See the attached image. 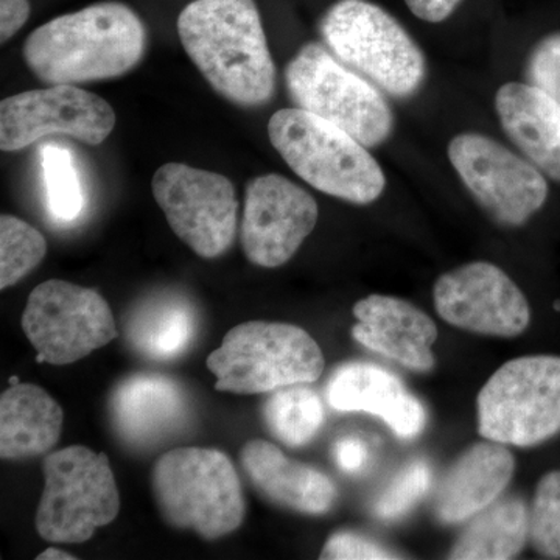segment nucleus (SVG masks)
I'll return each mask as SVG.
<instances>
[{
	"instance_id": "f8f14e48",
	"label": "nucleus",
	"mask_w": 560,
	"mask_h": 560,
	"mask_svg": "<svg viewBox=\"0 0 560 560\" xmlns=\"http://www.w3.org/2000/svg\"><path fill=\"white\" fill-rule=\"evenodd\" d=\"M448 160L471 197L504 226H522L547 201L548 183L539 168L488 136H455Z\"/></svg>"
},
{
	"instance_id": "2eb2a0df",
	"label": "nucleus",
	"mask_w": 560,
	"mask_h": 560,
	"mask_svg": "<svg viewBox=\"0 0 560 560\" xmlns=\"http://www.w3.org/2000/svg\"><path fill=\"white\" fill-rule=\"evenodd\" d=\"M318 219V205L307 190L275 173L257 176L246 187L243 250L257 267H282L312 234Z\"/></svg>"
},
{
	"instance_id": "c85d7f7f",
	"label": "nucleus",
	"mask_w": 560,
	"mask_h": 560,
	"mask_svg": "<svg viewBox=\"0 0 560 560\" xmlns=\"http://www.w3.org/2000/svg\"><path fill=\"white\" fill-rule=\"evenodd\" d=\"M433 471L427 460L418 459L405 466L389 481L374 501L375 517L381 521H397L410 512L429 492Z\"/></svg>"
},
{
	"instance_id": "f03ea898",
	"label": "nucleus",
	"mask_w": 560,
	"mask_h": 560,
	"mask_svg": "<svg viewBox=\"0 0 560 560\" xmlns=\"http://www.w3.org/2000/svg\"><path fill=\"white\" fill-rule=\"evenodd\" d=\"M145 44V27L130 7L101 2L40 25L25 40L24 58L44 83H90L130 72Z\"/></svg>"
},
{
	"instance_id": "a211bd4d",
	"label": "nucleus",
	"mask_w": 560,
	"mask_h": 560,
	"mask_svg": "<svg viewBox=\"0 0 560 560\" xmlns=\"http://www.w3.org/2000/svg\"><path fill=\"white\" fill-rule=\"evenodd\" d=\"M515 459L500 442H478L467 448L434 492L433 511L445 525L470 521L495 503L514 477Z\"/></svg>"
},
{
	"instance_id": "c9c22d12",
	"label": "nucleus",
	"mask_w": 560,
	"mask_h": 560,
	"mask_svg": "<svg viewBox=\"0 0 560 560\" xmlns=\"http://www.w3.org/2000/svg\"><path fill=\"white\" fill-rule=\"evenodd\" d=\"M18 383H20V378H18V377L10 378V386L18 385Z\"/></svg>"
},
{
	"instance_id": "f257e3e1",
	"label": "nucleus",
	"mask_w": 560,
	"mask_h": 560,
	"mask_svg": "<svg viewBox=\"0 0 560 560\" xmlns=\"http://www.w3.org/2000/svg\"><path fill=\"white\" fill-rule=\"evenodd\" d=\"M184 50L210 86L242 106L265 105L276 68L254 0H194L180 11Z\"/></svg>"
},
{
	"instance_id": "412c9836",
	"label": "nucleus",
	"mask_w": 560,
	"mask_h": 560,
	"mask_svg": "<svg viewBox=\"0 0 560 560\" xmlns=\"http://www.w3.org/2000/svg\"><path fill=\"white\" fill-rule=\"evenodd\" d=\"M495 109L512 142L540 172L560 183V103L529 83H506Z\"/></svg>"
},
{
	"instance_id": "39448f33",
	"label": "nucleus",
	"mask_w": 560,
	"mask_h": 560,
	"mask_svg": "<svg viewBox=\"0 0 560 560\" xmlns=\"http://www.w3.org/2000/svg\"><path fill=\"white\" fill-rule=\"evenodd\" d=\"M206 363L215 375L217 390L242 396L307 385L326 368L323 350L307 330L268 320L232 327Z\"/></svg>"
},
{
	"instance_id": "7ed1b4c3",
	"label": "nucleus",
	"mask_w": 560,
	"mask_h": 560,
	"mask_svg": "<svg viewBox=\"0 0 560 560\" xmlns=\"http://www.w3.org/2000/svg\"><path fill=\"white\" fill-rule=\"evenodd\" d=\"M272 147L305 183L352 205H371L382 197L385 173L368 147L323 117L285 108L268 121Z\"/></svg>"
},
{
	"instance_id": "4be33fe9",
	"label": "nucleus",
	"mask_w": 560,
	"mask_h": 560,
	"mask_svg": "<svg viewBox=\"0 0 560 560\" xmlns=\"http://www.w3.org/2000/svg\"><path fill=\"white\" fill-rule=\"evenodd\" d=\"M65 412L49 393L18 383L0 397V456L18 460L46 455L61 436Z\"/></svg>"
},
{
	"instance_id": "6ab92c4d",
	"label": "nucleus",
	"mask_w": 560,
	"mask_h": 560,
	"mask_svg": "<svg viewBox=\"0 0 560 560\" xmlns=\"http://www.w3.org/2000/svg\"><path fill=\"white\" fill-rule=\"evenodd\" d=\"M241 463L254 488L280 508L308 515L334 508L335 482L323 471L287 458L271 442L254 440L243 445Z\"/></svg>"
},
{
	"instance_id": "aec40b11",
	"label": "nucleus",
	"mask_w": 560,
	"mask_h": 560,
	"mask_svg": "<svg viewBox=\"0 0 560 560\" xmlns=\"http://www.w3.org/2000/svg\"><path fill=\"white\" fill-rule=\"evenodd\" d=\"M186 412L183 389L162 375H131L110 397V416L117 433L139 447L156 444L178 430Z\"/></svg>"
},
{
	"instance_id": "5701e85b",
	"label": "nucleus",
	"mask_w": 560,
	"mask_h": 560,
	"mask_svg": "<svg viewBox=\"0 0 560 560\" xmlns=\"http://www.w3.org/2000/svg\"><path fill=\"white\" fill-rule=\"evenodd\" d=\"M470 521L453 544L448 559H514L529 540V510L517 497L497 500Z\"/></svg>"
},
{
	"instance_id": "b1692460",
	"label": "nucleus",
	"mask_w": 560,
	"mask_h": 560,
	"mask_svg": "<svg viewBox=\"0 0 560 560\" xmlns=\"http://www.w3.org/2000/svg\"><path fill=\"white\" fill-rule=\"evenodd\" d=\"M194 307L179 298H164L143 305L128 326V338L143 355L154 360L175 359L195 337Z\"/></svg>"
},
{
	"instance_id": "f704fd0d",
	"label": "nucleus",
	"mask_w": 560,
	"mask_h": 560,
	"mask_svg": "<svg viewBox=\"0 0 560 560\" xmlns=\"http://www.w3.org/2000/svg\"><path fill=\"white\" fill-rule=\"evenodd\" d=\"M75 556L69 555V552L58 550V548H47L40 552L36 560H73Z\"/></svg>"
},
{
	"instance_id": "4468645a",
	"label": "nucleus",
	"mask_w": 560,
	"mask_h": 560,
	"mask_svg": "<svg viewBox=\"0 0 560 560\" xmlns=\"http://www.w3.org/2000/svg\"><path fill=\"white\" fill-rule=\"evenodd\" d=\"M434 307L445 323L471 334L515 338L528 329L529 302L500 267L474 261L434 283Z\"/></svg>"
},
{
	"instance_id": "2f4dec72",
	"label": "nucleus",
	"mask_w": 560,
	"mask_h": 560,
	"mask_svg": "<svg viewBox=\"0 0 560 560\" xmlns=\"http://www.w3.org/2000/svg\"><path fill=\"white\" fill-rule=\"evenodd\" d=\"M31 16L28 0H0V39L7 43L24 27Z\"/></svg>"
},
{
	"instance_id": "dca6fc26",
	"label": "nucleus",
	"mask_w": 560,
	"mask_h": 560,
	"mask_svg": "<svg viewBox=\"0 0 560 560\" xmlns=\"http://www.w3.org/2000/svg\"><path fill=\"white\" fill-rule=\"evenodd\" d=\"M352 337L364 348L416 372L434 368L436 323L411 302L371 294L353 305Z\"/></svg>"
},
{
	"instance_id": "0eeeda50",
	"label": "nucleus",
	"mask_w": 560,
	"mask_h": 560,
	"mask_svg": "<svg viewBox=\"0 0 560 560\" xmlns=\"http://www.w3.org/2000/svg\"><path fill=\"white\" fill-rule=\"evenodd\" d=\"M43 474L35 518L43 539L83 544L119 515V489L105 453L70 445L44 458Z\"/></svg>"
},
{
	"instance_id": "6e6552de",
	"label": "nucleus",
	"mask_w": 560,
	"mask_h": 560,
	"mask_svg": "<svg viewBox=\"0 0 560 560\" xmlns=\"http://www.w3.org/2000/svg\"><path fill=\"white\" fill-rule=\"evenodd\" d=\"M486 441L544 444L560 431V357H518L493 372L477 400Z\"/></svg>"
},
{
	"instance_id": "cd10ccee",
	"label": "nucleus",
	"mask_w": 560,
	"mask_h": 560,
	"mask_svg": "<svg viewBox=\"0 0 560 560\" xmlns=\"http://www.w3.org/2000/svg\"><path fill=\"white\" fill-rule=\"evenodd\" d=\"M529 541L545 558L560 559V470L540 478L529 510Z\"/></svg>"
},
{
	"instance_id": "393cba45",
	"label": "nucleus",
	"mask_w": 560,
	"mask_h": 560,
	"mask_svg": "<svg viewBox=\"0 0 560 560\" xmlns=\"http://www.w3.org/2000/svg\"><path fill=\"white\" fill-rule=\"evenodd\" d=\"M265 422L272 436L289 447H302L318 434L324 408L318 394L305 385L272 390L264 408Z\"/></svg>"
},
{
	"instance_id": "f3484780",
	"label": "nucleus",
	"mask_w": 560,
	"mask_h": 560,
	"mask_svg": "<svg viewBox=\"0 0 560 560\" xmlns=\"http://www.w3.org/2000/svg\"><path fill=\"white\" fill-rule=\"evenodd\" d=\"M327 400L338 411H364L377 416L400 440L422 433L427 412L404 383L370 363L342 364L327 383Z\"/></svg>"
},
{
	"instance_id": "7c9ffc66",
	"label": "nucleus",
	"mask_w": 560,
	"mask_h": 560,
	"mask_svg": "<svg viewBox=\"0 0 560 560\" xmlns=\"http://www.w3.org/2000/svg\"><path fill=\"white\" fill-rule=\"evenodd\" d=\"M319 559L323 560H386L400 559L396 552L383 547L377 541L360 536V534L340 533L331 534L329 540L320 550Z\"/></svg>"
},
{
	"instance_id": "bb28decb",
	"label": "nucleus",
	"mask_w": 560,
	"mask_h": 560,
	"mask_svg": "<svg viewBox=\"0 0 560 560\" xmlns=\"http://www.w3.org/2000/svg\"><path fill=\"white\" fill-rule=\"evenodd\" d=\"M40 151L51 215L65 223L79 219L84 194L72 156L60 145H46Z\"/></svg>"
},
{
	"instance_id": "473e14b6",
	"label": "nucleus",
	"mask_w": 560,
	"mask_h": 560,
	"mask_svg": "<svg viewBox=\"0 0 560 560\" xmlns=\"http://www.w3.org/2000/svg\"><path fill=\"white\" fill-rule=\"evenodd\" d=\"M334 458L341 470L357 474L366 466L370 455H368V447L363 441L357 440V438H345L335 444Z\"/></svg>"
},
{
	"instance_id": "9b49d317",
	"label": "nucleus",
	"mask_w": 560,
	"mask_h": 560,
	"mask_svg": "<svg viewBox=\"0 0 560 560\" xmlns=\"http://www.w3.org/2000/svg\"><path fill=\"white\" fill-rule=\"evenodd\" d=\"M151 190L173 232L202 259L231 248L238 200L226 176L171 162L154 173Z\"/></svg>"
},
{
	"instance_id": "9d476101",
	"label": "nucleus",
	"mask_w": 560,
	"mask_h": 560,
	"mask_svg": "<svg viewBox=\"0 0 560 560\" xmlns=\"http://www.w3.org/2000/svg\"><path fill=\"white\" fill-rule=\"evenodd\" d=\"M22 330L38 363H75L117 337L116 319L98 291L51 279L39 283L22 313Z\"/></svg>"
},
{
	"instance_id": "ddd939ff",
	"label": "nucleus",
	"mask_w": 560,
	"mask_h": 560,
	"mask_svg": "<svg viewBox=\"0 0 560 560\" xmlns=\"http://www.w3.org/2000/svg\"><path fill=\"white\" fill-rule=\"evenodd\" d=\"M116 127V113L98 95L75 84H50L0 103V149L18 151L50 135L101 145Z\"/></svg>"
},
{
	"instance_id": "423d86ee",
	"label": "nucleus",
	"mask_w": 560,
	"mask_h": 560,
	"mask_svg": "<svg viewBox=\"0 0 560 560\" xmlns=\"http://www.w3.org/2000/svg\"><path fill=\"white\" fill-rule=\"evenodd\" d=\"M319 31L338 60L394 97H411L422 86V50L396 18L370 0H338L324 14Z\"/></svg>"
},
{
	"instance_id": "20e7f679",
	"label": "nucleus",
	"mask_w": 560,
	"mask_h": 560,
	"mask_svg": "<svg viewBox=\"0 0 560 560\" xmlns=\"http://www.w3.org/2000/svg\"><path fill=\"white\" fill-rule=\"evenodd\" d=\"M154 500L173 528L217 540L241 528L245 499L234 464L215 448L180 447L153 467Z\"/></svg>"
},
{
	"instance_id": "1a4fd4ad",
	"label": "nucleus",
	"mask_w": 560,
	"mask_h": 560,
	"mask_svg": "<svg viewBox=\"0 0 560 560\" xmlns=\"http://www.w3.org/2000/svg\"><path fill=\"white\" fill-rule=\"evenodd\" d=\"M285 81L296 108L329 120L368 149L386 142L393 132V110L381 92L320 44H305L298 51L287 66Z\"/></svg>"
},
{
	"instance_id": "c756f323",
	"label": "nucleus",
	"mask_w": 560,
	"mask_h": 560,
	"mask_svg": "<svg viewBox=\"0 0 560 560\" xmlns=\"http://www.w3.org/2000/svg\"><path fill=\"white\" fill-rule=\"evenodd\" d=\"M528 83L560 103V32L548 35L530 51Z\"/></svg>"
},
{
	"instance_id": "a878e982",
	"label": "nucleus",
	"mask_w": 560,
	"mask_h": 560,
	"mask_svg": "<svg viewBox=\"0 0 560 560\" xmlns=\"http://www.w3.org/2000/svg\"><path fill=\"white\" fill-rule=\"evenodd\" d=\"M47 242L32 224L13 215L0 219V289L20 282L44 260Z\"/></svg>"
},
{
	"instance_id": "72a5a7b5",
	"label": "nucleus",
	"mask_w": 560,
	"mask_h": 560,
	"mask_svg": "<svg viewBox=\"0 0 560 560\" xmlns=\"http://www.w3.org/2000/svg\"><path fill=\"white\" fill-rule=\"evenodd\" d=\"M460 2L463 0H405L416 18L431 24L448 20Z\"/></svg>"
}]
</instances>
